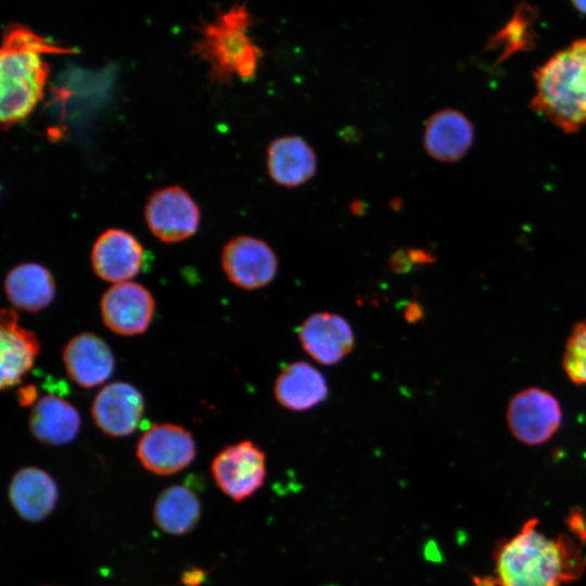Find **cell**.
I'll return each instance as SVG.
<instances>
[{
    "label": "cell",
    "mask_w": 586,
    "mask_h": 586,
    "mask_svg": "<svg viewBox=\"0 0 586 586\" xmlns=\"http://www.w3.org/2000/svg\"><path fill=\"white\" fill-rule=\"evenodd\" d=\"M72 51L28 26L12 24L7 27L0 50V120L3 128L23 122L42 99L49 75V64L43 55Z\"/></svg>",
    "instance_id": "1"
},
{
    "label": "cell",
    "mask_w": 586,
    "mask_h": 586,
    "mask_svg": "<svg viewBox=\"0 0 586 586\" xmlns=\"http://www.w3.org/2000/svg\"><path fill=\"white\" fill-rule=\"evenodd\" d=\"M533 77V111L564 132H576L586 125V38L556 52Z\"/></svg>",
    "instance_id": "2"
},
{
    "label": "cell",
    "mask_w": 586,
    "mask_h": 586,
    "mask_svg": "<svg viewBox=\"0 0 586 586\" xmlns=\"http://www.w3.org/2000/svg\"><path fill=\"white\" fill-rule=\"evenodd\" d=\"M253 23L250 10L240 3L199 27L200 36L191 53L207 63L208 76L216 84H230L234 77L242 80L256 77L265 51L249 34Z\"/></svg>",
    "instance_id": "3"
},
{
    "label": "cell",
    "mask_w": 586,
    "mask_h": 586,
    "mask_svg": "<svg viewBox=\"0 0 586 586\" xmlns=\"http://www.w3.org/2000/svg\"><path fill=\"white\" fill-rule=\"evenodd\" d=\"M530 520L497 551L496 574L500 586H559L572 578L564 546L536 530Z\"/></svg>",
    "instance_id": "4"
},
{
    "label": "cell",
    "mask_w": 586,
    "mask_h": 586,
    "mask_svg": "<svg viewBox=\"0 0 586 586\" xmlns=\"http://www.w3.org/2000/svg\"><path fill=\"white\" fill-rule=\"evenodd\" d=\"M211 472L220 491L235 502L252 497L267 476L266 454L253 441L224 447L213 459Z\"/></svg>",
    "instance_id": "5"
},
{
    "label": "cell",
    "mask_w": 586,
    "mask_h": 586,
    "mask_svg": "<svg viewBox=\"0 0 586 586\" xmlns=\"http://www.w3.org/2000/svg\"><path fill=\"white\" fill-rule=\"evenodd\" d=\"M506 416L511 434L527 445L547 442L559 429L562 419L556 397L538 387L517 393L508 405Z\"/></svg>",
    "instance_id": "6"
},
{
    "label": "cell",
    "mask_w": 586,
    "mask_h": 586,
    "mask_svg": "<svg viewBox=\"0 0 586 586\" xmlns=\"http://www.w3.org/2000/svg\"><path fill=\"white\" fill-rule=\"evenodd\" d=\"M144 217L154 237L165 243H176L196 232L200 209L184 189L169 186L150 195Z\"/></svg>",
    "instance_id": "7"
},
{
    "label": "cell",
    "mask_w": 586,
    "mask_h": 586,
    "mask_svg": "<svg viewBox=\"0 0 586 586\" xmlns=\"http://www.w3.org/2000/svg\"><path fill=\"white\" fill-rule=\"evenodd\" d=\"M220 260L228 280L249 291L268 285L278 271V258L271 246L251 235L229 240L222 247Z\"/></svg>",
    "instance_id": "8"
},
{
    "label": "cell",
    "mask_w": 586,
    "mask_h": 586,
    "mask_svg": "<svg viewBox=\"0 0 586 586\" xmlns=\"http://www.w3.org/2000/svg\"><path fill=\"white\" fill-rule=\"evenodd\" d=\"M140 463L157 475H170L186 469L195 458L192 433L173 423L151 425L140 437L137 449Z\"/></svg>",
    "instance_id": "9"
},
{
    "label": "cell",
    "mask_w": 586,
    "mask_h": 586,
    "mask_svg": "<svg viewBox=\"0 0 586 586\" xmlns=\"http://www.w3.org/2000/svg\"><path fill=\"white\" fill-rule=\"evenodd\" d=\"M100 310L103 323L125 336L143 333L155 310L151 292L140 283L127 281L110 286L102 295Z\"/></svg>",
    "instance_id": "10"
},
{
    "label": "cell",
    "mask_w": 586,
    "mask_h": 586,
    "mask_svg": "<svg viewBox=\"0 0 586 586\" xmlns=\"http://www.w3.org/2000/svg\"><path fill=\"white\" fill-rule=\"evenodd\" d=\"M305 353L324 366L339 364L355 347V335L342 316L319 311L308 316L297 331Z\"/></svg>",
    "instance_id": "11"
},
{
    "label": "cell",
    "mask_w": 586,
    "mask_h": 586,
    "mask_svg": "<svg viewBox=\"0 0 586 586\" xmlns=\"http://www.w3.org/2000/svg\"><path fill=\"white\" fill-rule=\"evenodd\" d=\"M144 411L143 396L133 385L116 381L106 384L95 395L91 416L106 435L123 437L133 433Z\"/></svg>",
    "instance_id": "12"
},
{
    "label": "cell",
    "mask_w": 586,
    "mask_h": 586,
    "mask_svg": "<svg viewBox=\"0 0 586 586\" xmlns=\"http://www.w3.org/2000/svg\"><path fill=\"white\" fill-rule=\"evenodd\" d=\"M144 250L129 232L110 228L94 241L91 266L94 273L113 284L130 281L143 265Z\"/></svg>",
    "instance_id": "13"
},
{
    "label": "cell",
    "mask_w": 586,
    "mask_h": 586,
    "mask_svg": "<svg viewBox=\"0 0 586 586\" xmlns=\"http://www.w3.org/2000/svg\"><path fill=\"white\" fill-rule=\"evenodd\" d=\"M62 357L68 378L85 388L105 382L115 366L110 346L90 332L73 336L65 344Z\"/></svg>",
    "instance_id": "14"
},
{
    "label": "cell",
    "mask_w": 586,
    "mask_h": 586,
    "mask_svg": "<svg viewBox=\"0 0 586 586\" xmlns=\"http://www.w3.org/2000/svg\"><path fill=\"white\" fill-rule=\"evenodd\" d=\"M1 341V390L21 383L30 371L39 354L40 344L36 334L18 323L15 310L3 308L0 321Z\"/></svg>",
    "instance_id": "15"
},
{
    "label": "cell",
    "mask_w": 586,
    "mask_h": 586,
    "mask_svg": "<svg viewBox=\"0 0 586 586\" xmlns=\"http://www.w3.org/2000/svg\"><path fill=\"white\" fill-rule=\"evenodd\" d=\"M473 140V125L460 111L444 109L426 120L423 144L428 155L436 161L451 163L461 160Z\"/></svg>",
    "instance_id": "16"
},
{
    "label": "cell",
    "mask_w": 586,
    "mask_h": 586,
    "mask_svg": "<svg viewBox=\"0 0 586 586\" xmlns=\"http://www.w3.org/2000/svg\"><path fill=\"white\" fill-rule=\"evenodd\" d=\"M270 178L285 188H295L310 180L317 171V155L298 136H283L270 142L266 157Z\"/></svg>",
    "instance_id": "17"
},
{
    "label": "cell",
    "mask_w": 586,
    "mask_h": 586,
    "mask_svg": "<svg viewBox=\"0 0 586 586\" xmlns=\"http://www.w3.org/2000/svg\"><path fill=\"white\" fill-rule=\"evenodd\" d=\"M58 496L53 477L36 467L16 471L9 485L11 505L22 519L29 522H39L51 514Z\"/></svg>",
    "instance_id": "18"
},
{
    "label": "cell",
    "mask_w": 586,
    "mask_h": 586,
    "mask_svg": "<svg viewBox=\"0 0 586 586\" xmlns=\"http://www.w3.org/2000/svg\"><path fill=\"white\" fill-rule=\"evenodd\" d=\"M329 394L323 374L306 361H294L279 372L273 395L289 410L305 411L321 404Z\"/></svg>",
    "instance_id": "19"
},
{
    "label": "cell",
    "mask_w": 586,
    "mask_h": 586,
    "mask_svg": "<svg viewBox=\"0 0 586 586\" xmlns=\"http://www.w3.org/2000/svg\"><path fill=\"white\" fill-rule=\"evenodd\" d=\"M33 436L48 445H66L75 440L80 429L77 409L65 399L46 395L33 406L28 418Z\"/></svg>",
    "instance_id": "20"
},
{
    "label": "cell",
    "mask_w": 586,
    "mask_h": 586,
    "mask_svg": "<svg viewBox=\"0 0 586 586\" xmlns=\"http://www.w3.org/2000/svg\"><path fill=\"white\" fill-rule=\"evenodd\" d=\"M51 271L37 263H22L5 276L4 292L10 303L28 313H37L51 304L55 295Z\"/></svg>",
    "instance_id": "21"
},
{
    "label": "cell",
    "mask_w": 586,
    "mask_h": 586,
    "mask_svg": "<svg viewBox=\"0 0 586 586\" xmlns=\"http://www.w3.org/2000/svg\"><path fill=\"white\" fill-rule=\"evenodd\" d=\"M154 522L163 532L182 535L192 531L201 518L198 496L183 485H171L161 492L153 508Z\"/></svg>",
    "instance_id": "22"
},
{
    "label": "cell",
    "mask_w": 586,
    "mask_h": 586,
    "mask_svg": "<svg viewBox=\"0 0 586 586\" xmlns=\"http://www.w3.org/2000/svg\"><path fill=\"white\" fill-rule=\"evenodd\" d=\"M562 365L572 382L586 385V321L573 328L565 343Z\"/></svg>",
    "instance_id": "23"
},
{
    "label": "cell",
    "mask_w": 586,
    "mask_h": 586,
    "mask_svg": "<svg viewBox=\"0 0 586 586\" xmlns=\"http://www.w3.org/2000/svg\"><path fill=\"white\" fill-rule=\"evenodd\" d=\"M388 265L392 271L396 273H406L412 268L407 250H397L391 254Z\"/></svg>",
    "instance_id": "24"
},
{
    "label": "cell",
    "mask_w": 586,
    "mask_h": 586,
    "mask_svg": "<svg viewBox=\"0 0 586 586\" xmlns=\"http://www.w3.org/2000/svg\"><path fill=\"white\" fill-rule=\"evenodd\" d=\"M17 398L21 406H30L34 403L36 404L37 399V390L34 385H25L17 391Z\"/></svg>",
    "instance_id": "25"
},
{
    "label": "cell",
    "mask_w": 586,
    "mask_h": 586,
    "mask_svg": "<svg viewBox=\"0 0 586 586\" xmlns=\"http://www.w3.org/2000/svg\"><path fill=\"white\" fill-rule=\"evenodd\" d=\"M408 255L412 265L421 266L434 262V256L422 249H409Z\"/></svg>",
    "instance_id": "26"
},
{
    "label": "cell",
    "mask_w": 586,
    "mask_h": 586,
    "mask_svg": "<svg viewBox=\"0 0 586 586\" xmlns=\"http://www.w3.org/2000/svg\"><path fill=\"white\" fill-rule=\"evenodd\" d=\"M404 316L408 322H417L422 318L423 309L420 304L412 302L407 305Z\"/></svg>",
    "instance_id": "27"
},
{
    "label": "cell",
    "mask_w": 586,
    "mask_h": 586,
    "mask_svg": "<svg viewBox=\"0 0 586 586\" xmlns=\"http://www.w3.org/2000/svg\"><path fill=\"white\" fill-rule=\"evenodd\" d=\"M204 572L201 570H190L182 575V582L189 586H198L204 579Z\"/></svg>",
    "instance_id": "28"
},
{
    "label": "cell",
    "mask_w": 586,
    "mask_h": 586,
    "mask_svg": "<svg viewBox=\"0 0 586 586\" xmlns=\"http://www.w3.org/2000/svg\"><path fill=\"white\" fill-rule=\"evenodd\" d=\"M349 208L354 215H361L365 212V203L356 200L351 204Z\"/></svg>",
    "instance_id": "29"
},
{
    "label": "cell",
    "mask_w": 586,
    "mask_h": 586,
    "mask_svg": "<svg viewBox=\"0 0 586 586\" xmlns=\"http://www.w3.org/2000/svg\"><path fill=\"white\" fill-rule=\"evenodd\" d=\"M574 9L586 15V1H572Z\"/></svg>",
    "instance_id": "30"
}]
</instances>
